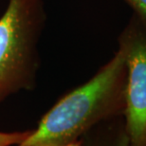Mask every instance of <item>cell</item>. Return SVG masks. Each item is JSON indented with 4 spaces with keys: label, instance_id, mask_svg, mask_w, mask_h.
<instances>
[{
    "label": "cell",
    "instance_id": "obj_1",
    "mask_svg": "<svg viewBox=\"0 0 146 146\" xmlns=\"http://www.w3.org/2000/svg\"><path fill=\"white\" fill-rule=\"evenodd\" d=\"M124 41L93 77L61 98L20 146H74L99 122L123 112L126 83Z\"/></svg>",
    "mask_w": 146,
    "mask_h": 146
},
{
    "label": "cell",
    "instance_id": "obj_2",
    "mask_svg": "<svg viewBox=\"0 0 146 146\" xmlns=\"http://www.w3.org/2000/svg\"><path fill=\"white\" fill-rule=\"evenodd\" d=\"M46 23L44 0H9L0 17V104L35 89Z\"/></svg>",
    "mask_w": 146,
    "mask_h": 146
},
{
    "label": "cell",
    "instance_id": "obj_3",
    "mask_svg": "<svg viewBox=\"0 0 146 146\" xmlns=\"http://www.w3.org/2000/svg\"><path fill=\"white\" fill-rule=\"evenodd\" d=\"M121 38L127 48L124 90L125 131L133 146H146V34L139 28H127Z\"/></svg>",
    "mask_w": 146,
    "mask_h": 146
},
{
    "label": "cell",
    "instance_id": "obj_4",
    "mask_svg": "<svg viewBox=\"0 0 146 146\" xmlns=\"http://www.w3.org/2000/svg\"><path fill=\"white\" fill-rule=\"evenodd\" d=\"M33 130L15 131V132H2L0 131V146H20L29 136L33 133Z\"/></svg>",
    "mask_w": 146,
    "mask_h": 146
},
{
    "label": "cell",
    "instance_id": "obj_5",
    "mask_svg": "<svg viewBox=\"0 0 146 146\" xmlns=\"http://www.w3.org/2000/svg\"><path fill=\"white\" fill-rule=\"evenodd\" d=\"M146 24V0H124Z\"/></svg>",
    "mask_w": 146,
    "mask_h": 146
}]
</instances>
